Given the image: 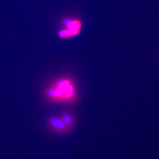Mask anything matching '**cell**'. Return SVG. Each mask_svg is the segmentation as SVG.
Returning <instances> with one entry per match:
<instances>
[{
  "label": "cell",
  "mask_w": 159,
  "mask_h": 159,
  "mask_svg": "<svg viewBox=\"0 0 159 159\" xmlns=\"http://www.w3.org/2000/svg\"><path fill=\"white\" fill-rule=\"evenodd\" d=\"M49 123L56 130L59 131H66L68 129V127L66 125L64 121L61 119H58L56 117H52L49 119Z\"/></svg>",
  "instance_id": "3"
},
{
  "label": "cell",
  "mask_w": 159,
  "mask_h": 159,
  "mask_svg": "<svg viewBox=\"0 0 159 159\" xmlns=\"http://www.w3.org/2000/svg\"><path fill=\"white\" fill-rule=\"evenodd\" d=\"M66 28L59 31L61 38H70L78 35L81 31L82 24L80 20L77 19H68L64 21Z\"/></svg>",
  "instance_id": "2"
},
{
  "label": "cell",
  "mask_w": 159,
  "mask_h": 159,
  "mask_svg": "<svg viewBox=\"0 0 159 159\" xmlns=\"http://www.w3.org/2000/svg\"><path fill=\"white\" fill-rule=\"evenodd\" d=\"M62 120L68 127H72L74 125V117L70 113H65L64 114H63V116L62 117Z\"/></svg>",
  "instance_id": "4"
},
{
  "label": "cell",
  "mask_w": 159,
  "mask_h": 159,
  "mask_svg": "<svg viewBox=\"0 0 159 159\" xmlns=\"http://www.w3.org/2000/svg\"><path fill=\"white\" fill-rule=\"evenodd\" d=\"M47 95L54 100H72L76 96L75 88L70 80H59L52 88L48 89Z\"/></svg>",
  "instance_id": "1"
}]
</instances>
